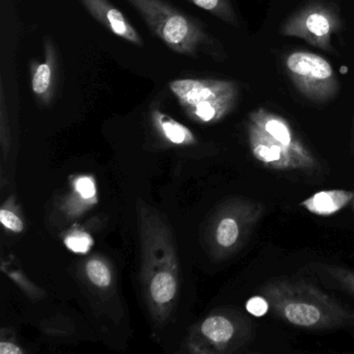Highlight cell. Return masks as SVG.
<instances>
[{"label":"cell","instance_id":"15","mask_svg":"<svg viewBox=\"0 0 354 354\" xmlns=\"http://www.w3.org/2000/svg\"><path fill=\"white\" fill-rule=\"evenodd\" d=\"M86 273L88 279L98 287H109L111 283V271L104 263L93 260L86 265Z\"/></svg>","mask_w":354,"mask_h":354},{"label":"cell","instance_id":"20","mask_svg":"<svg viewBox=\"0 0 354 354\" xmlns=\"http://www.w3.org/2000/svg\"><path fill=\"white\" fill-rule=\"evenodd\" d=\"M76 189L82 194V198H91L96 194L94 182L90 178H80L76 182Z\"/></svg>","mask_w":354,"mask_h":354},{"label":"cell","instance_id":"18","mask_svg":"<svg viewBox=\"0 0 354 354\" xmlns=\"http://www.w3.org/2000/svg\"><path fill=\"white\" fill-rule=\"evenodd\" d=\"M246 310L256 317H262L268 312L269 304L264 296H254L246 302Z\"/></svg>","mask_w":354,"mask_h":354},{"label":"cell","instance_id":"23","mask_svg":"<svg viewBox=\"0 0 354 354\" xmlns=\"http://www.w3.org/2000/svg\"><path fill=\"white\" fill-rule=\"evenodd\" d=\"M353 136H354V133H353Z\"/></svg>","mask_w":354,"mask_h":354},{"label":"cell","instance_id":"12","mask_svg":"<svg viewBox=\"0 0 354 354\" xmlns=\"http://www.w3.org/2000/svg\"><path fill=\"white\" fill-rule=\"evenodd\" d=\"M187 1L194 3L204 11L209 12L225 24L233 26H238L237 17L230 0H187Z\"/></svg>","mask_w":354,"mask_h":354},{"label":"cell","instance_id":"10","mask_svg":"<svg viewBox=\"0 0 354 354\" xmlns=\"http://www.w3.org/2000/svg\"><path fill=\"white\" fill-rule=\"evenodd\" d=\"M354 194L343 189L326 190L317 192L304 200L300 206L304 207L308 212L320 216L335 214L347 206L353 200Z\"/></svg>","mask_w":354,"mask_h":354},{"label":"cell","instance_id":"2","mask_svg":"<svg viewBox=\"0 0 354 354\" xmlns=\"http://www.w3.org/2000/svg\"><path fill=\"white\" fill-rule=\"evenodd\" d=\"M248 142L252 156L274 171H312L318 161L287 120L265 109L250 115Z\"/></svg>","mask_w":354,"mask_h":354},{"label":"cell","instance_id":"1","mask_svg":"<svg viewBox=\"0 0 354 354\" xmlns=\"http://www.w3.org/2000/svg\"><path fill=\"white\" fill-rule=\"evenodd\" d=\"M260 291L272 312L294 326L322 330L354 323V314L306 281H271Z\"/></svg>","mask_w":354,"mask_h":354},{"label":"cell","instance_id":"3","mask_svg":"<svg viewBox=\"0 0 354 354\" xmlns=\"http://www.w3.org/2000/svg\"><path fill=\"white\" fill-rule=\"evenodd\" d=\"M140 14L151 32L174 53L196 57L205 53L218 57L219 44L200 22L182 13L165 0H127Z\"/></svg>","mask_w":354,"mask_h":354},{"label":"cell","instance_id":"22","mask_svg":"<svg viewBox=\"0 0 354 354\" xmlns=\"http://www.w3.org/2000/svg\"><path fill=\"white\" fill-rule=\"evenodd\" d=\"M352 206H353V209H354V198H353V200H352Z\"/></svg>","mask_w":354,"mask_h":354},{"label":"cell","instance_id":"4","mask_svg":"<svg viewBox=\"0 0 354 354\" xmlns=\"http://www.w3.org/2000/svg\"><path fill=\"white\" fill-rule=\"evenodd\" d=\"M169 90L182 109L204 123L218 121L231 113L240 96L237 82L221 80H177Z\"/></svg>","mask_w":354,"mask_h":354},{"label":"cell","instance_id":"5","mask_svg":"<svg viewBox=\"0 0 354 354\" xmlns=\"http://www.w3.org/2000/svg\"><path fill=\"white\" fill-rule=\"evenodd\" d=\"M288 77L308 101L326 103L337 97L339 82L330 64L308 51H294L285 59Z\"/></svg>","mask_w":354,"mask_h":354},{"label":"cell","instance_id":"16","mask_svg":"<svg viewBox=\"0 0 354 354\" xmlns=\"http://www.w3.org/2000/svg\"><path fill=\"white\" fill-rule=\"evenodd\" d=\"M92 243V239L86 233H74L66 239L67 248L72 252H80V254L88 252Z\"/></svg>","mask_w":354,"mask_h":354},{"label":"cell","instance_id":"19","mask_svg":"<svg viewBox=\"0 0 354 354\" xmlns=\"http://www.w3.org/2000/svg\"><path fill=\"white\" fill-rule=\"evenodd\" d=\"M0 221L5 227L13 232H21L24 230V223L20 221L19 217L16 216L11 211L5 210V209L0 211Z\"/></svg>","mask_w":354,"mask_h":354},{"label":"cell","instance_id":"21","mask_svg":"<svg viewBox=\"0 0 354 354\" xmlns=\"http://www.w3.org/2000/svg\"><path fill=\"white\" fill-rule=\"evenodd\" d=\"M0 353L1 354H20L22 353L21 350L17 346L11 343L0 344Z\"/></svg>","mask_w":354,"mask_h":354},{"label":"cell","instance_id":"11","mask_svg":"<svg viewBox=\"0 0 354 354\" xmlns=\"http://www.w3.org/2000/svg\"><path fill=\"white\" fill-rule=\"evenodd\" d=\"M202 331L209 339L217 344L227 343L235 333L233 323L223 316H213L206 319L202 325Z\"/></svg>","mask_w":354,"mask_h":354},{"label":"cell","instance_id":"13","mask_svg":"<svg viewBox=\"0 0 354 354\" xmlns=\"http://www.w3.org/2000/svg\"><path fill=\"white\" fill-rule=\"evenodd\" d=\"M150 291L155 301L158 304H165L175 297L177 283L173 275L169 273H158L151 283Z\"/></svg>","mask_w":354,"mask_h":354},{"label":"cell","instance_id":"8","mask_svg":"<svg viewBox=\"0 0 354 354\" xmlns=\"http://www.w3.org/2000/svg\"><path fill=\"white\" fill-rule=\"evenodd\" d=\"M86 11L109 32L138 47L144 46V40L126 16L109 0H80Z\"/></svg>","mask_w":354,"mask_h":354},{"label":"cell","instance_id":"14","mask_svg":"<svg viewBox=\"0 0 354 354\" xmlns=\"http://www.w3.org/2000/svg\"><path fill=\"white\" fill-rule=\"evenodd\" d=\"M154 118L161 126L165 136L174 144H183L188 138V131L184 126L169 119L160 111H155Z\"/></svg>","mask_w":354,"mask_h":354},{"label":"cell","instance_id":"17","mask_svg":"<svg viewBox=\"0 0 354 354\" xmlns=\"http://www.w3.org/2000/svg\"><path fill=\"white\" fill-rule=\"evenodd\" d=\"M331 277L344 288L354 295V272L347 269L331 267L328 269Z\"/></svg>","mask_w":354,"mask_h":354},{"label":"cell","instance_id":"7","mask_svg":"<svg viewBox=\"0 0 354 354\" xmlns=\"http://www.w3.org/2000/svg\"><path fill=\"white\" fill-rule=\"evenodd\" d=\"M263 212L264 207L259 203L244 202L238 205L235 215L223 217L217 225L215 237L218 245L223 248H235L260 221Z\"/></svg>","mask_w":354,"mask_h":354},{"label":"cell","instance_id":"9","mask_svg":"<svg viewBox=\"0 0 354 354\" xmlns=\"http://www.w3.org/2000/svg\"><path fill=\"white\" fill-rule=\"evenodd\" d=\"M55 72H57V53L53 43L45 44V61L32 62L30 66V80L32 93L43 102H49L53 96Z\"/></svg>","mask_w":354,"mask_h":354},{"label":"cell","instance_id":"6","mask_svg":"<svg viewBox=\"0 0 354 354\" xmlns=\"http://www.w3.org/2000/svg\"><path fill=\"white\" fill-rule=\"evenodd\" d=\"M342 26L341 16L333 3L312 0L286 20L281 34L301 39L316 48L331 53V38Z\"/></svg>","mask_w":354,"mask_h":354}]
</instances>
